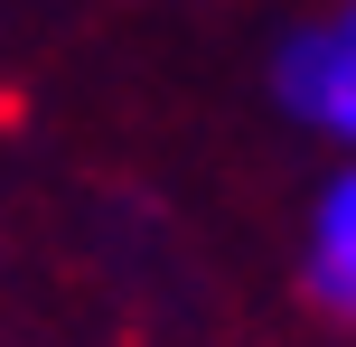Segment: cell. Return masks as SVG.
I'll return each mask as SVG.
<instances>
[{"instance_id":"2","label":"cell","mask_w":356,"mask_h":347,"mask_svg":"<svg viewBox=\"0 0 356 347\" xmlns=\"http://www.w3.org/2000/svg\"><path fill=\"white\" fill-rule=\"evenodd\" d=\"M300 291L319 319L356 329V160H338L309 197V225H300Z\"/></svg>"},{"instance_id":"1","label":"cell","mask_w":356,"mask_h":347,"mask_svg":"<svg viewBox=\"0 0 356 347\" xmlns=\"http://www.w3.org/2000/svg\"><path fill=\"white\" fill-rule=\"evenodd\" d=\"M272 104L300 131H319L338 160H356V0L300 19L272 47Z\"/></svg>"}]
</instances>
